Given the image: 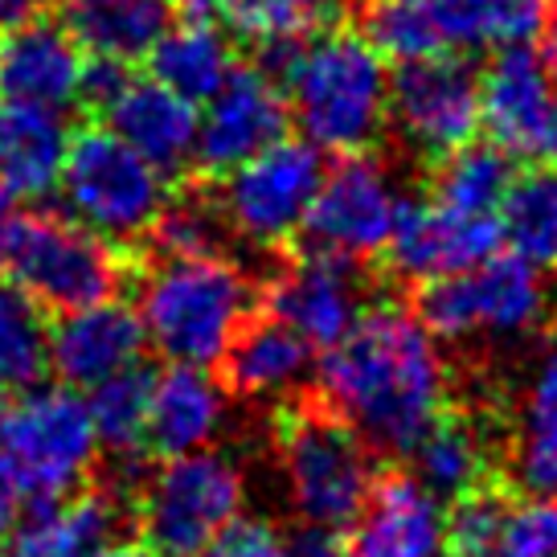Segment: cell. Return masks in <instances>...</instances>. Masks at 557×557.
<instances>
[{
	"instance_id": "1",
	"label": "cell",
	"mask_w": 557,
	"mask_h": 557,
	"mask_svg": "<svg viewBox=\"0 0 557 557\" xmlns=\"http://www.w3.org/2000/svg\"><path fill=\"white\" fill-rule=\"evenodd\" d=\"M315 377L332 414L385 455L414 451L447 401L438 336L398 304L357 315V324L324 348Z\"/></svg>"
},
{
	"instance_id": "2",
	"label": "cell",
	"mask_w": 557,
	"mask_h": 557,
	"mask_svg": "<svg viewBox=\"0 0 557 557\" xmlns=\"http://www.w3.org/2000/svg\"><path fill=\"white\" fill-rule=\"evenodd\" d=\"M287 111L320 152H369L389 123V66L366 34L324 29L262 50Z\"/></svg>"
},
{
	"instance_id": "3",
	"label": "cell",
	"mask_w": 557,
	"mask_h": 557,
	"mask_svg": "<svg viewBox=\"0 0 557 557\" xmlns=\"http://www.w3.org/2000/svg\"><path fill=\"white\" fill-rule=\"evenodd\" d=\"M255 287L238 262L222 255L160 259L139 278L136 312L148 345L173 366L209 369L226 361L250 320Z\"/></svg>"
},
{
	"instance_id": "4",
	"label": "cell",
	"mask_w": 557,
	"mask_h": 557,
	"mask_svg": "<svg viewBox=\"0 0 557 557\" xmlns=\"http://www.w3.org/2000/svg\"><path fill=\"white\" fill-rule=\"evenodd\" d=\"M278 480L287 508L312 533L357 521L373 487V451L329 406H299L278 426Z\"/></svg>"
},
{
	"instance_id": "5",
	"label": "cell",
	"mask_w": 557,
	"mask_h": 557,
	"mask_svg": "<svg viewBox=\"0 0 557 557\" xmlns=\"http://www.w3.org/2000/svg\"><path fill=\"white\" fill-rule=\"evenodd\" d=\"M58 193L66 201V218L107 243L148 238L160 209L169 206L164 173L127 148L111 127H87L70 139Z\"/></svg>"
},
{
	"instance_id": "6",
	"label": "cell",
	"mask_w": 557,
	"mask_h": 557,
	"mask_svg": "<svg viewBox=\"0 0 557 557\" xmlns=\"http://www.w3.org/2000/svg\"><path fill=\"white\" fill-rule=\"evenodd\" d=\"M243 463L213 447L164 459L157 471L144 475L136 492L139 529L164 557L201 554L209 541L243 517Z\"/></svg>"
},
{
	"instance_id": "7",
	"label": "cell",
	"mask_w": 557,
	"mask_h": 557,
	"mask_svg": "<svg viewBox=\"0 0 557 557\" xmlns=\"http://www.w3.org/2000/svg\"><path fill=\"white\" fill-rule=\"evenodd\" d=\"M549 312L541 271L517 255H492L471 271L426 283L418 296V320L438 341L455 345H505L524 341Z\"/></svg>"
},
{
	"instance_id": "8",
	"label": "cell",
	"mask_w": 557,
	"mask_h": 557,
	"mask_svg": "<svg viewBox=\"0 0 557 557\" xmlns=\"http://www.w3.org/2000/svg\"><path fill=\"white\" fill-rule=\"evenodd\" d=\"M99 431L78 389L53 385L34 389L9 410L0 459L13 471L21 492L37 505H58L90 475L99 459Z\"/></svg>"
},
{
	"instance_id": "9",
	"label": "cell",
	"mask_w": 557,
	"mask_h": 557,
	"mask_svg": "<svg viewBox=\"0 0 557 557\" xmlns=\"http://www.w3.org/2000/svg\"><path fill=\"white\" fill-rule=\"evenodd\" d=\"M4 267L37 308L74 312L115 296L123 262L107 238L58 213H17Z\"/></svg>"
},
{
	"instance_id": "10",
	"label": "cell",
	"mask_w": 557,
	"mask_h": 557,
	"mask_svg": "<svg viewBox=\"0 0 557 557\" xmlns=\"http://www.w3.org/2000/svg\"><path fill=\"white\" fill-rule=\"evenodd\" d=\"M324 173L329 164L315 144L287 136L275 139L259 157L226 173L222 201H218L222 218L246 243L283 246L308 222Z\"/></svg>"
},
{
	"instance_id": "11",
	"label": "cell",
	"mask_w": 557,
	"mask_h": 557,
	"mask_svg": "<svg viewBox=\"0 0 557 557\" xmlns=\"http://www.w3.org/2000/svg\"><path fill=\"white\" fill-rule=\"evenodd\" d=\"M401 209H406V197L394 169L369 152H352L324 173L304 234L320 255L366 262L385 255Z\"/></svg>"
},
{
	"instance_id": "12",
	"label": "cell",
	"mask_w": 557,
	"mask_h": 557,
	"mask_svg": "<svg viewBox=\"0 0 557 557\" xmlns=\"http://www.w3.org/2000/svg\"><path fill=\"white\" fill-rule=\"evenodd\" d=\"M480 123L508 160L557 164V70L533 46L496 50L480 74Z\"/></svg>"
},
{
	"instance_id": "13",
	"label": "cell",
	"mask_w": 557,
	"mask_h": 557,
	"mask_svg": "<svg viewBox=\"0 0 557 557\" xmlns=\"http://www.w3.org/2000/svg\"><path fill=\"white\" fill-rule=\"evenodd\" d=\"M389 120L418 157H447L480 132V74L463 58H422L389 74Z\"/></svg>"
},
{
	"instance_id": "14",
	"label": "cell",
	"mask_w": 557,
	"mask_h": 557,
	"mask_svg": "<svg viewBox=\"0 0 557 557\" xmlns=\"http://www.w3.org/2000/svg\"><path fill=\"white\" fill-rule=\"evenodd\" d=\"M287 95L267 70H234L226 87L218 90L201 111L197 127V164L206 173H222L259 157L287 132Z\"/></svg>"
},
{
	"instance_id": "15",
	"label": "cell",
	"mask_w": 557,
	"mask_h": 557,
	"mask_svg": "<svg viewBox=\"0 0 557 557\" xmlns=\"http://www.w3.org/2000/svg\"><path fill=\"white\" fill-rule=\"evenodd\" d=\"M500 246V222L463 213L443 201H418L406 206L398 218V230L385 246V259L410 283H438L447 275L471 271L475 262L496 255Z\"/></svg>"
},
{
	"instance_id": "16",
	"label": "cell",
	"mask_w": 557,
	"mask_h": 557,
	"mask_svg": "<svg viewBox=\"0 0 557 557\" xmlns=\"http://www.w3.org/2000/svg\"><path fill=\"white\" fill-rule=\"evenodd\" d=\"M267 308L312 348L336 345L357 324V315L366 312V287L357 275V262L308 250L304 259L287 262L271 278Z\"/></svg>"
},
{
	"instance_id": "17",
	"label": "cell",
	"mask_w": 557,
	"mask_h": 557,
	"mask_svg": "<svg viewBox=\"0 0 557 557\" xmlns=\"http://www.w3.org/2000/svg\"><path fill=\"white\" fill-rule=\"evenodd\" d=\"M83 50L62 25L21 21L0 34V99L29 111H70L83 103Z\"/></svg>"
},
{
	"instance_id": "18",
	"label": "cell",
	"mask_w": 557,
	"mask_h": 557,
	"mask_svg": "<svg viewBox=\"0 0 557 557\" xmlns=\"http://www.w3.org/2000/svg\"><path fill=\"white\" fill-rule=\"evenodd\" d=\"M144 345L148 336L136 308L103 299L58 315V324L50 329V369L70 389H95L136 369Z\"/></svg>"
},
{
	"instance_id": "19",
	"label": "cell",
	"mask_w": 557,
	"mask_h": 557,
	"mask_svg": "<svg viewBox=\"0 0 557 557\" xmlns=\"http://www.w3.org/2000/svg\"><path fill=\"white\" fill-rule=\"evenodd\" d=\"M348 529L352 557H438L447 512L414 471H389L373 480L369 500Z\"/></svg>"
},
{
	"instance_id": "20",
	"label": "cell",
	"mask_w": 557,
	"mask_h": 557,
	"mask_svg": "<svg viewBox=\"0 0 557 557\" xmlns=\"http://www.w3.org/2000/svg\"><path fill=\"white\" fill-rule=\"evenodd\" d=\"M107 127L136 148L148 164H157L160 173H181L185 164L197 157V127H201V111L197 103L181 99L157 78H132L115 90V99L103 107Z\"/></svg>"
},
{
	"instance_id": "21",
	"label": "cell",
	"mask_w": 557,
	"mask_h": 557,
	"mask_svg": "<svg viewBox=\"0 0 557 557\" xmlns=\"http://www.w3.org/2000/svg\"><path fill=\"white\" fill-rule=\"evenodd\" d=\"M226 426V389L197 366H169L152 377L148 435L144 443L160 459L206 451Z\"/></svg>"
},
{
	"instance_id": "22",
	"label": "cell",
	"mask_w": 557,
	"mask_h": 557,
	"mask_svg": "<svg viewBox=\"0 0 557 557\" xmlns=\"http://www.w3.org/2000/svg\"><path fill=\"white\" fill-rule=\"evenodd\" d=\"M315 373L312 345L283 320H246L238 341L226 352L230 389L250 401H275L299 394Z\"/></svg>"
},
{
	"instance_id": "23",
	"label": "cell",
	"mask_w": 557,
	"mask_h": 557,
	"mask_svg": "<svg viewBox=\"0 0 557 557\" xmlns=\"http://www.w3.org/2000/svg\"><path fill=\"white\" fill-rule=\"evenodd\" d=\"M58 17L78 50L132 66L169 29V0H58Z\"/></svg>"
},
{
	"instance_id": "24",
	"label": "cell",
	"mask_w": 557,
	"mask_h": 557,
	"mask_svg": "<svg viewBox=\"0 0 557 557\" xmlns=\"http://www.w3.org/2000/svg\"><path fill=\"white\" fill-rule=\"evenodd\" d=\"M508 463L524 492L557 500V341L541 348L521 385Z\"/></svg>"
},
{
	"instance_id": "25",
	"label": "cell",
	"mask_w": 557,
	"mask_h": 557,
	"mask_svg": "<svg viewBox=\"0 0 557 557\" xmlns=\"http://www.w3.org/2000/svg\"><path fill=\"white\" fill-rule=\"evenodd\" d=\"M120 508L111 492H90L70 505H46L13 537L0 541V557H99L115 541Z\"/></svg>"
},
{
	"instance_id": "26",
	"label": "cell",
	"mask_w": 557,
	"mask_h": 557,
	"mask_svg": "<svg viewBox=\"0 0 557 557\" xmlns=\"http://www.w3.org/2000/svg\"><path fill=\"white\" fill-rule=\"evenodd\" d=\"M70 132L58 111L9 107L0 123V189L9 197H46L62 181Z\"/></svg>"
},
{
	"instance_id": "27",
	"label": "cell",
	"mask_w": 557,
	"mask_h": 557,
	"mask_svg": "<svg viewBox=\"0 0 557 557\" xmlns=\"http://www.w3.org/2000/svg\"><path fill=\"white\" fill-rule=\"evenodd\" d=\"M554 0H431L443 50H508L533 46L549 29Z\"/></svg>"
},
{
	"instance_id": "28",
	"label": "cell",
	"mask_w": 557,
	"mask_h": 557,
	"mask_svg": "<svg viewBox=\"0 0 557 557\" xmlns=\"http://www.w3.org/2000/svg\"><path fill=\"white\" fill-rule=\"evenodd\" d=\"M148 70L152 78L176 90L189 103H209L218 90L234 78V46L226 34H218L209 21H185V25H169L152 53H148Z\"/></svg>"
},
{
	"instance_id": "29",
	"label": "cell",
	"mask_w": 557,
	"mask_h": 557,
	"mask_svg": "<svg viewBox=\"0 0 557 557\" xmlns=\"http://www.w3.org/2000/svg\"><path fill=\"white\" fill-rule=\"evenodd\" d=\"M410 455H414V475L438 500L443 496L459 500L475 487H484L487 463H492L484 431L463 414H438L435 426L418 438Z\"/></svg>"
},
{
	"instance_id": "30",
	"label": "cell",
	"mask_w": 557,
	"mask_h": 557,
	"mask_svg": "<svg viewBox=\"0 0 557 557\" xmlns=\"http://www.w3.org/2000/svg\"><path fill=\"white\" fill-rule=\"evenodd\" d=\"M500 238L521 262L537 271L557 267V164L529 169L512 176L505 201H500Z\"/></svg>"
},
{
	"instance_id": "31",
	"label": "cell",
	"mask_w": 557,
	"mask_h": 557,
	"mask_svg": "<svg viewBox=\"0 0 557 557\" xmlns=\"http://www.w3.org/2000/svg\"><path fill=\"white\" fill-rule=\"evenodd\" d=\"M512 185V160L496 144H463L438 160L435 169V201L463 213L496 218Z\"/></svg>"
},
{
	"instance_id": "32",
	"label": "cell",
	"mask_w": 557,
	"mask_h": 557,
	"mask_svg": "<svg viewBox=\"0 0 557 557\" xmlns=\"http://www.w3.org/2000/svg\"><path fill=\"white\" fill-rule=\"evenodd\" d=\"M50 369V329L21 287H0V389H34Z\"/></svg>"
},
{
	"instance_id": "33",
	"label": "cell",
	"mask_w": 557,
	"mask_h": 557,
	"mask_svg": "<svg viewBox=\"0 0 557 557\" xmlns=\"http://www.w3.org/2000/svg\"><path fill=\"white\" fill-rule=\"evenodd\" d=\"M148 401H152V373H144L139 366L87 389V406L90 418H95V431H99V443L111 447L115 455L136 451L148 435Z\"/></svg>"
},
{
	"instance_id": "34",
	"label": "cell",
	"mask_w": 557,
	"mask_h": 557,
	"mask_svg": "<svg viewBox=\"0 0 557 557\" xmlns=\"http://www.w3.org/2000/svg\"><path fill=\"white\" fill-rule=\"evenodd\" d=\"M226 230L222 206L206 193H189V197H169V206L160 209V218L148 230V243L160 259H201L222 250Z\"/></svg>"
},
{
	"instance_id": "35",
	"label": "cell",
	"mask_w": 557,
	"mask_h": 557,
	"mask_svg": "<svg viewBox=\"0 0 557 557\" xmlns=\"http://www.w3.org/2000/svg\"><path fill=\"white\" fill-rule=\"evenodd\" d=\"M366 37L385 62H398V66L447 53L431 0H373L366 13Z\"/></svg>"
},
{
	"instance_id": "36",
	"label": "cell",
	"mask_w": 557,
	"mask_h": 557,
	"mask_svg": "<svg viewBox=\"0 0 557 557\" xmlns=\"http://www.w3.org/2000/svg\"><path fill=\"white\" fill-rule=\"evenodd\" d=\"M508 508H512V500L505 492H492V487H475L468 496H459L447 512L443 549L451 557H500Z\"/></svg>"
},
{
	"instance_id": "37",
	"label": "cell",
	"mask_w": 557,
	"mask_h": 557,
	"mask_svg": "<svg viewBox=\"0 0 557 557\" xmlns=\"http://www.w3.org/2000/svg\"><path fill=\"white\" fill-rule=\"evenodd\" d=\"M324 4L329 0H226V21L238 37L267 50L308 34L324 13Z\"/></svg>"
},
{
	"instance_id": "38",
	"label": "cell",
	"mask_w": 557,
	"mask_h": 557,
	"mask_svg": "<svg viewBox=\"0 0 557 557\" xmlns=\"http://www.w3.org/2000/svg\"><path fill=\"white\" fill-rule=\"evenodd\" d=\"M500 557H557V500L529 496L508 508Z\"/></svg>"
},
{
	"instance_id": "39",
	"label": "cell",
	"mask_w": 557,
	"mask_h": 557,
	"mask_svg": "<svg viewBox=\"0 0 557 557\" xmlns=\"http://www.w3.org/2000/svg\"><path fill=\"white\" fill-rule=\"evenodd\" d=\"M283 549H287V541L271 521L238 517L226 533H218L201 554L193 557H283Z\"/></svg>"
},
{
	"instance_id": "40",
	"label": "cell",
	"mask_w": 557,
	"mask_h": 557,
	"mask_svg": "<svg viewBox=\"0 0 557 557\" xmlns=\"http://www.w3.org/2000/svg\"><path fill=\"white\" fill-rule=\"evenodd\" d=\"M21 512H25V492H21L13 471L4 468V459H0V541L13 537V529L21 524Z\"/></svg>"
},
{
	"instance_id": "41",
	"label": "cell",
	"mask_w": 557,
	"mask_h": 557,
	"mask_svg": "<svg viewBox=\"0 0 557 557\" xmlns=\"http://www.w3.org/2000/svg\"><path fill=\"white\" fill-rule=\"evenodd\" d=\"M283 557H352L348 549H341L336 541H332V533H299L296 541H287V549H283Z\"/></svg>"
},
{
	"instance_id": "42",
	"label": "cell",
	"mask_w": 557,
	"mask_h": 557,
	"mask_svg": "<svg viewBox=\"0 0 557 557\" xmlns=\"http://www.w3.org/2000/svg\"><path fill=\"white\" fill-rule=\"evenodd\" d=\"M169 13H181L185 21H213L226 17V0H169Z\"/></svg>"
},
{
	"instance_id": "43",
	"label": "cell",
	"mask_w": 557,
	"mask_h": 557,
	"mask_svg": "<svg viewBox=\"0 0 557 557\" xmlns=\"http://www.w3.org/2000/svg\"><path fill=\"white\" fill-rule=\"evenodd\" d=\"M50 0H0V29H13L21 21H34Z\"/></svg>"
},
{
	"instance_id": "44",
	"label": "cell",
	"mask_w": 557,
	"mask_h": 557,
	"mask_svg": "<svg viewBox=\"0 0 557 557\" xmlns=\"http://www.w3.org/2000/svg\"><path fill=\"white\" fill-rule=\"evenodd\" d=\"M99 557H164L160 549H152L148 541H111Z\"/></svg>"
},
{
	"instance_id": "45",
	"label": "cell",
	"mask_w": 557,
	"mask_h": 557,
	"mask_svg": "<svg viewBox=\"0 0 557 557\" xmlns=\"http://www.w3.org/2000/svg\"><path fill=\"white\" fill-rule=\"evenodd\" d=\"M13 222H17L13 197L0 189V267H4V250H9V234H13Z\"/></svg>"
},
{
	"instance_id": "46",
	"label": "cell",
	"mask_w": 557,
	"mask_h": 557,
	"mask_svg": "<svg viewBox=\"0 0 557 557\" xmlns=\"http://www.w3.org/2000/svg\"><path fill=\"white\" fill-rule=\"evenodd\" d=\"M4 422H9V398H4V389H0V435H4Z\"/></svg>"
},
{
	"instance_id": "47",
	"label": "cell",
	"mask_w": 557,
	"mask_h": 557,
	"mask_svg": "<svg viewBox=\"0 0 557 557\" xmlns=\"http://www.w3.org/2000/svg\"><path fill=\"white\" fill-rule=\"evenodd\" d=\"M0 123H4V111H0Z\"/></svg>"
},
{
	"instance_id": "48",
	"label": "cell",
	"mask_w": 557,
	"mask_h": 557,
	"mask_svg": "<svg viewBox=\"0 0 557 557\" xmlns=\"http://www.w3.org/2000/svg\"><path fill=\"white\" fill-rule=\"evenodd\" d=\"M554 4H557V0H554Z\"/></svg>"
}]
</instances>
